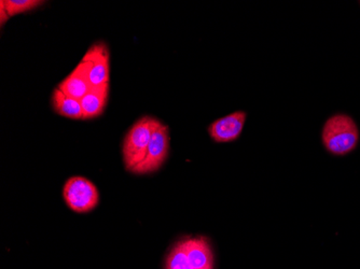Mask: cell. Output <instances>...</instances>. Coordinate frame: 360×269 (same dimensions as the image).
I'll return each mask as SVG.
<instances>
[{
	"mask_svg": "<svg viewBox=\"0 0 360 269\" xmlns=\"http://www.w3.org/2000/svg\"><path fill=\"white\" fill-rule=\"evenodd\" d=\"M159 122L155 117H143L127 131L123 143V161L127 171H134L145 159L151 136Z\"/></svg>",
	"mask_w": 360,
	"mask_h": 269,
	"instance_id": "cell-2",
	"label": "cell"
},
{
	"mask_svg": "<svg viewBox=\"0 0 360 269\" xmlns=\"http://www.w3.org/2000/svg\"><path fill=\"white\" fill-rule=\"evenodd\" d=\"M167 269H193L187 256L186 240L178 242L167 258Z\"/></svg>",
	"mask_w": 360,
	"mask_h": 269,
	"instance_id": "cell-11",
	"label": "cell"
},
{
	"mask_svg": "<svg viewBox=\"0 0 360 269\" xmlns=\"http://www.w3.org/2000/svg\"><path fill=\"white\" fill-rule=\"evenodd\" d=\"M109 84L92 86L91 90L81 98V107L84 111V120L100 117L104 112L108 100Z\"/></svg>",
	"mask_w": 360,
	"mask_h": 269,
	"instance_id": "cell-9",
	"label": "cell"
},
{
	"mask_svg": "<svg viewBox=\"0 0 360 269\" xmlns=\"http://www.w3.org/2000/svg\"><path fill=\"white\" fill-rule=\"evenodd\" d=\"M42 4L44 3L39 0H1L0 8H3L10 18L16 14L32 11Z\"/></svg>",
	"mask_w": 360,
	"mask_h": 269,
	"instance_id": "cell-12",
	"label": "cell"
},
{
	"mask_svg": "<svg viewBox=\"0 0 360 269\" xmlns=\"http://www.w3.org/2000/svg\"><path fill=\"white\" fill-rule=\"evenodd\" d=\"M64 94L72 98L81 100V98L91 90L89 80L88 65L84 60L79 63L78 66L66 77L58 86Z\"/></svg>",
	"mask_w": 360,
	"mask_h": 269,
	"instance_id": "cell-7",
	"label": "cell"
},
{
	"mask_svg": "<svg viewBox=\"0 0 360 269\" xmlns=\"http://www.w3.org/2000/svg\"><path fill=\"white\" fill-rule=\"evenodd\" d=\"M52 105H53L54 111L62 117H68L72 120L84 119V111H82L80 100L68 96L58 88H56L52 94Z\"/></svg>",
	"mask_w": 360,
	"mask_h": 269,
	"instance_id": "cell-10",
	"label": "cell"
},
{
	"mask_svg": "<svg viewBox=\"0 0 360 269\" xmlns=\"http://www.w3.org/2000/svg\"><path fill=\"white\" fill-rule=\"evenodd\" d=\"M246 115L244 111H236L212 122L208 127V133L212 140L216 143H231L236 140L244 129Z\"/></svg>",
	"mask_w": 360,
	"mask_h": 269,
	"instance_id": "cell-6",
	"label": "cell"
},
{
	"mask_svg": "<svg viewBox=\"0 0 360 269\" xmlns=\"http://www.w3.org/2000/svg\"><path fill=\"white\" fill-rule=\"evenodd\" d=\"M63 196L68 207L75 212L91 211L98 204V191L86 178L72 177L65 183Z\"/></svg>",
	"mask_w": 360,
	"mask_h": 269,
	"instance_id": "cell-3",
	"label": "cell"
},
{
	"mask_svg": "<svg viewBox=\"0 0 360 269\" xmlns=\"http://www.w3.org/2000/svg\"><path fill=\"white\" fill-rule=\"evenodd\" d=\"M169 145V127L159 122L151 136L145 159L134 168L132 173L141 175L157 171L167 159Z\"/></svg>",
	"mask_w": 360,
	"mask_h": 269,
	"instance_id": "cell-4",
	"label": "cell"
},
{
	"mask_svg": "<svg viewBox=\"0 0 360 269\" xmlns=\"http://www.w3.org/2000/svg\"><path fill=\"white\" fill-rule=\"evenodd\" d=\"M187 256L193 269L214 268V256L207 240L204 237L187 238Z\"/></svg>",
	"mask_w": 360,
	"mask_h": 269,
	"instance_id": "cell-8",
	"label": "cell"
},
{
	"mask_svg": "<svg viewBox=\"0 0 360 269\" xmlns=\"http://www.w3.org/2000/svg\"><path fill=\"white\" fill-rule=\"evenodd\" d=\"M84 62L88 65L89 80L91 86L109 84V51L106 44L100 41L93 44L84 54Z\"/></svg>",
	"mask_w": 360,
	"mask_h": 269,
	"instance_id": "cell-5",
	"label": "cell"
},
{
	"mask_svg": "<svg viewBox=\"0 0 360 269\" xmlns=\"http://www.w3.org/2000/svg\"><path fill=\"white\" fill-rule=\"evenodd\" d=\"M321 138L328 152L341 157L349 155L357 147L359 131L349 115H333L323 125Z\"/></svg>",
	"mask_w": 360,
	"mask_h": 269,
	"instance_id": "cell-1",
	"label": "cell"
}]
</instances>
